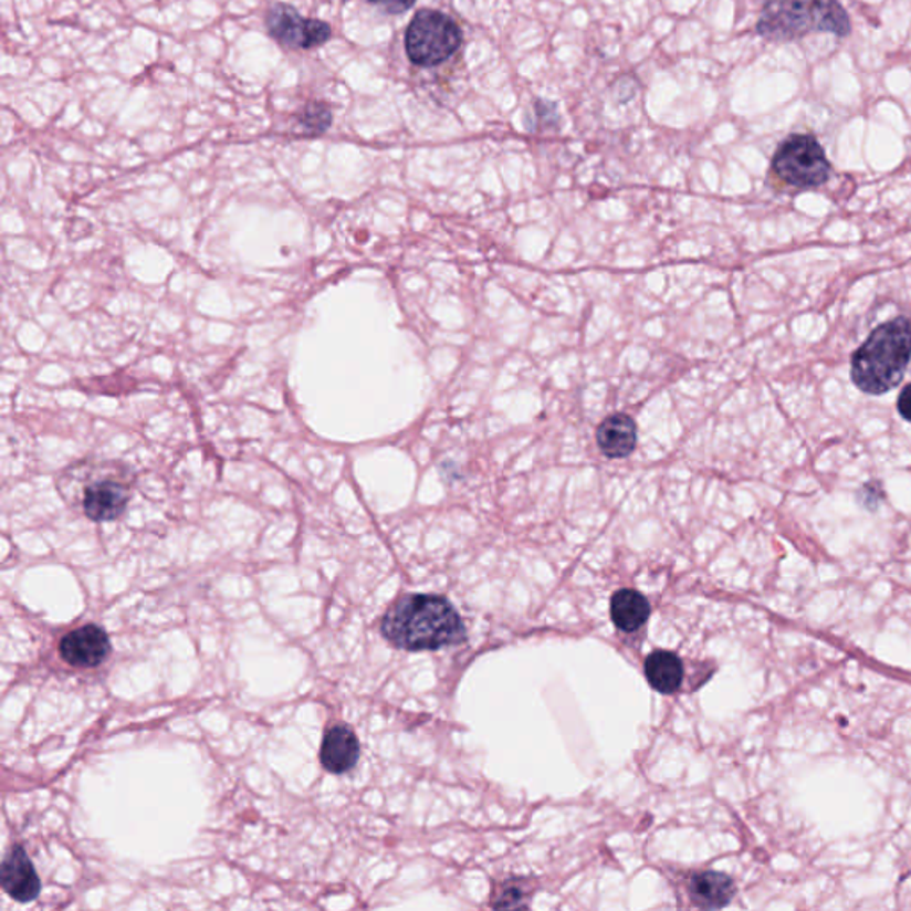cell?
Instances as JSON below:
<instances>
[{
  "mask_svg": "<svg viewBox=\"0 0 911 911\" xmlns=\"http://www.w3.org/2000/svg\"><path fill=\"white\" fill-rule=\"evenodd\" d=\"M385 638L408 652H433L465 641V625L451 601L437 595H406L381 624Z\"/></svg>",
  "mask_w": 911,
  "mask_h": 911,
  "instance_id": "6da1fadb",
  "label": "cell"
},
{
  "mask_svg": "<svg viewBox=\"0 0 911 911\" xmlns=\"http://www.w3.org/2000/svg\"><path fill=\"white\" fill-rule=\"evenodd\" d=\"M911 360V320L896 317L870 333L851 356V379L858 390L883 396L901 384Z\"/></svg>",
  "mask_w": 911,
  "mask_h": 911,
  "instance_id": "7a4b0ae2",
  "label": "cell"
},
{
  "mask_svg": "<svg viewBox=\"0 0 911 911\" xmlns=\"http://www.w3.org/2000/svg\"><path fill=\"white\" fill-rule=\"evenodd\" d=\"M756 32L769 42H794L810 32L848 36L851 20L837 0H764Z\"/></svg>",
  "mask_w": 911,
  "mask_h": 911,
  "instance_id": "3957f363",
  "label": "cell"
},
{
  "mask_svg": "<svg viewBox=\"0 0 911 911\" xmlns=\"http://www.w3.org/2000/svg\"><path fill=\"white\" fill-rule=\"evenodd\" d=\"M463 34L458 23L442 11L420 10L406 29L408 60L420 69H433L460 51Z\"/></svg>",
  "mask_w": 911,
  "mask_h": 911,
  "instance_id": "277c9868",
  "label": "cell"
},
{
  "mask_svg": "<svg viewBox=\"0 0 911 911\" xmlns=\"http://www.w3.org/2000/svg\"><path fill=\"white\" fill-rule=\"evenodd\" d=\"M773 174L796 189H816L825 186L831 175V165L823 146L810 134H794L778 146Z\"/></svg>",
  "mask_w": 911,
  "mask_h": 911,
  "instance_id": "5b68a950",
  "label": "cell"
},
{
  "mask_svg": "<svg viewBox=\"0 0 911 911\" xmlns=\"http://www.w3.org/2000/svg\"><path fill=\"white\" fill-rule=\"evenodd\" d=\"M81 484V502L87 519L111 522L118 519L130 499L127 467L116 463H86Z\"/></svg>",
  "mask_w": 911,
  "mask_h": 911,
  "instance_id": "8992f818",
  "label": "cell"
},
{
  "mask_svg": "<svg viewBox=\"0 0 911 911\" xmlns=\"http://www.w3.org/2000/svg\"><path fill=\"white\" fill-rule=\"evenodd\" d=\"M265 29L274 42L291 51H312L332 38V25L317 19H305L296 8L276 2L265 11Z\"/></svg>",
  "mask_w": 911,
  "mask_h": 911,
  "instance_id": "52a82bcc",
  "label": "cell"
},
{
  "mask_svg": "<svg viewBox=\"0 0 911 911\" xmlns=\"http://www.w3.org/2000/svg\"><path fill=\"white\" fill-rule=\"evenodd\" d=\"M109 652V638L96 625H84L61 639V657L73 668H95L107 659Z\"/></svg>",
  "mask_w": 911,
  "mask_h": 911,
  "instance_id": "ba28073f",
  "label": "cell"
},
{
  "mask_svg": "<svg viewBox=\"0 0 911 911\" xmlns=\"http://www.w3.org/2000/svg\"><path fill=\"white\" fill-rule=\"evenodd\" d=\"M0 883L4 892L19 902L34 901L42 890L31 858L20 846H13L6 855L0 870Z\"/></svg>",
  "mask_w": 911,
  "mask_h": 911,
  "instance_id": "9c48e42d",
  "label": "cell"
},
{
  "mask_svg": "<svg viewBox=\"0 0 911 911\" xmlns=\"http://www.w3.org/2000/svg\"><path fill=\"white\" fill-rule=\"evenodd\" d=\"M360 758V741L344 725L326 730L321 744V764L333 775H342L356 766Z\"/></svg>",
  "mask_w": 911,
  "mask_h": 911,
  "instance_id": "30bf717a",
  "label": "cell"
},
{
  "mask_svg": "<svg viewBox=\"0 0 911 911\" xmlns=\"http://www.w3.org/2000/svg\"><path fill=\"white\" fill-rule=\"evenodd\" d=\"M597 443L601 454L621 460L638 447V425L627 413L609 415L597 429Z\"/></svg>",
  "mask_w": 911,
  "mask_h": 911,
  "instance_id": "8fae6325",
  "label": "cell"
},
{
  "mask_svg": "<svg viewBox=\"0 0 911 911\" xmlns=\"http://www.w3.org/2000/svg\"><path fill=\"white\" fill-rule=\"evenodd\" d=\"M689 899L694 907L718 910L729 907L735 896V883L730 876L715 870H705L691 876L688 881Z\"/></svg>",
  "mask_w": 911,
  "mask_h": 911,
  "instance_id": "7c38bea8",
  "label": "cell"
},
{
  "mask_svg": "<svg viewBox=\"0 0 911 911\" xmlns=\"http://www.w3.org/2000/svg\"><path fill=\"white\" fill-rule=\"evenodd\" d=\"M645 677L659 693H677L683 680L682 659L668 650H656L645 661Z\"/></svg>",
  "mask_w": 911,
  "mask_h": 911,
  "instance_id": "4fadbf2b",
  "label": "cell"
},
{
  "mask_svg": "<svg viewBox=\"0 0 911 911\" xmlns=\"http://www.w3.org/2000/svg\"><path fill=\"white\" fill-rule=\"evenodd\" d=\"M611 618L618 629L633 632L641 629L650 618V604L636 589H620L612 595Z\"/></svg>",
  "mask_w": 911,
  "mask_h": 911,
  "instance_id": "5bb4252c",
  "label": "cell"
},
{
  "mask_svg": "<svg viewBox=\"0 0 911 911\" xmlns=\"http://www.w3.org/2000/svg\"><path fill=\"white\" fill-rule=\"evenodd\" d=\"M297 122H300L303 133L308 134V136H320V134L326 133L332 127L333 114L328 105L323 104V102H311L297 114Z\"/></svg>",
  "mask_w": 911,
  "mask_h": 911,
  "instance_id": "9a60e30c",
  "label": "cell"
},
{
  "mask_svg": "<svg viewBox=\"0 0 911 911\" xmlns=\"http://www.w3.org/2000/svg\"><path fill=\"white\" fill-rule=\"evenodd\" d=\"M883 499L884 490L880 481H869V483L863 484L860 492H858V501H860L861 506L869 511L878 510Z\"/></svg>",
  "mask_w": 911,
  "mask_h": 911,
  "instance_id": "2e32d148",
  "label": "cell"
},
{
  "mask_svg": "<svg viewBox=\"0 0 911 911\" xmlns=\"http://www.w3.org/2000/svg\"><path fill=\"white\" fill-rule=\"evenodd\" d=\"M525 892L522 890V887H504L502 890L501 896H499L498 901L493 902V907L495 908H519L525 907Z\"/></svg>",
  "mask_w": 911,
  "mask_h": 911,
  "instance_id": "e0dca14e",
  "label": "cell"
},
{
  "mask_svg": "<svg viewBox=\"0 0 911 911\" xmlns=\"http://www.w3.org/2000/svg\"><path fill=\"white\" fill-rule=\"evenodd\" d=\"M369 4L376 6L378 10L387 14H401L413 8L417 0H367Z\"/></svg>",
  "mask_w": 911,
  "mask_h": 911,
  "instance_id": "ac0fdd59",
  "label": "cell"
},
{
  "mask_svg": "<svg viewBox=\"0 0 911 911\" xmlns=\"http://www.w3.org/2000/svg\"><path fill=\"white\" fill-rule=\"evenodd\" d=\"M898 411L902 419L911 422V384L902 388V392L899 394Z\"/></svg>",
  "mask_w": 911,
  "mask_h": 911,
  "instance_id": "d6986e66",
  "label": "cell"
}]
</instances>
